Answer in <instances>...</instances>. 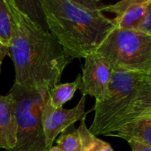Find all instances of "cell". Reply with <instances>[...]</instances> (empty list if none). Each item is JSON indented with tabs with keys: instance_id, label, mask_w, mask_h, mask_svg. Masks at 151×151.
Masks as SVG:
<instances>
[{
	"instance_id": "7",
	"label": "cell",
	"mask_w": 151,
	"mask_h": 151,
	"mask_svg": "<svg viewBox=\"0 0 151 151\" xmlns=\"http://www.w3.org/2000/svg\"><path fill=\"white\" fill-rule=\"evenodd\" d=\"M85 108V95H82L77 106L70 109L54 108L50 102L49 94L46 95L42 109V124L45 137V144L48 148L52 147V143L59 133L65 132L77 121L86 116L87 113H86Z\"/></svg>"
},
{
	"instance_id": "10",
	"label": "cell",
	"mask_w": 151,
	"mask_h": 151,
	"mask_svg": "<svg viewBox=\"0 0 151 151\" xmlns=\"http://www.w3.org/2000/svg\"><path fill=\"white\" fill-rule=\"evenodd\" d=\"M147 7L148 4L134 5L127 7L112 19L115 26L118 29L137 30L147 14Z\"/></svg>"
},
{
	"instance_id": "4",
	"label": "cell",
	"mask_w": 151,
	"mask_h": 151,
	"mask_svg": "<svg viewBox=\"0 0 151 151\" xmlns=\"http://www.w3.org/2000/svg\"><path fill=\"white\" fill-rule=\"evenodd\" d=\"M48 92L14 84L9 93L15 101L17 140L8 151H49L42 124V109Z\"/></svg>"
},
{
	"instance_id": "21",
	"label": "cell",
	"mask_w": 151,
	"mask_h": 151,
	"mask_svg": "<svg viewBox=\"0 0 151 151\" xmlns=\"http://www.w3.org/2000/svg\"><path fill=\"white\" fill-rule=\"evenodd\" d=\"M142 116H147V117H149V118H151V107L145 112V114Z\"/></svg>"
},
{
	"instance_id": "11",
	"label": "cell",
	"mask_w": 151,
	"mask_h": 151,
	"mask_svg": "<svg viewBox=\"0 0 151 151\" xmlns=\"http://www.w3.org/2000/svg\"><path fill=\"white\" fill-rule=\"evenodd\" d=\"M81 84V75H78L73 82L59 84L49 90V100L54 108H62V106L70 101L76 91L79 89Z\"/></svg>"
},
{
	"instance_id": "2",
	"label": "cell",
	"mask_w": 151,
	"mask_h": 151,
	"mask_svg": "<svg viewBox=\"0 0 151 151\" xmlns=\"http://www.w3.org/2000/svg\"><path fill=\"white\" fill-rule=\"evenodd\" d=\"M48 30L68 57L86 58L93 53L116 27L112 19L70 0H39Z\"/></svg>"
},
{
	"instance_id": "20",
	"label": "cell",
	"mask_w": 151,
	"mask_h": 151,
	"mask_svg": "<svg viewBox=\"0 0 151 151\" xmlns=\"http://www.w3.org/2000/svg\"><path fill=\"white\" fill-rule=\"evenodd\" d=\"M8 54H9V46L0 42V67H1V64H2L5 57Z\"/></svg>"
},
{
	"instance_id": "5",
	"label": "cell",
	"mask_w": 151,
	"mask_h": 151,
	"mask_svg": "<svg viewBox=\"0 0 151 151\" xmlns=\"http://www.w3.org/2000/svg\"><path fill=\"white\" fill-rule=\"evenodd\" d=\"M113 68L147 75L151 71V37L115 27L95 52Z\"/></svg>"
},
{
	"instance_id": "8",
	"label": "cell",
	"mask_w": 151,
	"mask_h": 151,
	"mask_svg": "<svg viewBox=\"0 0 151 151\" xmlns=\"http://www.w3.org/2000/svg\"><path fill=\"white\" fill-rule=\"evenodd\" d=\"M15 101L9 93L0 95V148L10 150L16 145Z\"/></svg>"
},
{
	"instance_id": "13",
	"label": "cell",
	"mask_w": 151,
	"mask_h": 151,
	"mask_svg": "<svg viewBox=\"0 0 151 151\" xmlns=\"http://www.w3.org/2000/svg\"><path fill=\"white\" fill-rule=\"evenodd\" d=\"M14 29L13 16L6 0H0V42L9 46Z\"/></svg>"
},
{
	"instance_id": "22",
	"label": "cell",
	"mask_w": 151,
	"mask_h": 151,
	"mask_svg": "<svg viewBox=\"0 0 151 151\" xmlns=\"http://www.w3.org/2000/svg\"><path fill=\"white\" fill-rule=\"evenodd\" d=\"M144 76H145L146 80H147L148 83H150V84H151V71H150L147 75H144Z\"/></svg>"
},
{
	"instance_id": "18",
	"label": "cell",
	"mask_w": 151,
	"mask_h": 151,
	"mask_svg": "<svg viewBox=\"0 0 151 151\" xmlns=\"http://www.w3.org/2000/svg\"><path fill=\"white\" fill-rule=\"evenodd\" d=\"M70 1L78 4L89 10H98L101 7V2L102 0H70Z\"/></svg>"
},
{
	"instance_id": "17",
	"label": "cell",
	"mask_w": 151,
	"mask_h": 151,
	"mask_svg": "<svg viewBox=\"0 0 151 151\" xmlns=\"http://www.w3.org/2000/svg\"><path fill=\"white\" fill-rule=\"evenodd\" d=\"M137 30L141 31V32L151 37V3L148 4L147 14H146L142 23L139 25V27L138 28Z\"/></svg>"
},
{
	"instance_id": "16",
	"label": "cell",
	"mask_w": 151,
	"mask_h": 151,
	"mask_svg": "<svg viewBox=\"0 0 151 151\" xmlns=\"http://www.w3.org/2000/svg\"><path fill=\"white\" fill-rule=\"evenodd\" d=\"M149 3H151V0H120V1L113 5L101 6L100 10L102 13L109 12V13L114 14L115 15H117L131 6L143 5V4H149Z\"/></svg>"
},
{
	"instance_id": "15",
	"label": "cell",
	"mask_w": 151,
	"mask_h": 151,
	"mask_svg": "<svg viewBox=\"0 0 151 151\" xmlns=\"http://www.w3.org/2000/svg\"><path fill=\"white\" fill-rule=\"evenodd\" d=\"M60 151H80V139L77 130L67 129L57 139Z\"/></svg>"
},
{
	"instance_id": "19",
	"label": "cell",
	"mask_w": 151,
	"mask_h": 151,
	"mask_svg": "<svg viewBox=\"0 0 151 151\" xmlns=\"http://www.w3.org/2000/svg\"><path fill=\"white\" fill-rule=\"evenodd\" d=\"M132 147V151H151V147L139 144L137 142H131L129 143Z\"/></svg>"
},
{
	"instance_id": "14",
	"label": "cell",
	"mask_w": 151,
	"mask_h": 151,
	"mask_svg": "<svg viewBox=\"0 0 151 151\" xmlns=\"http://www.w3.org/2000/svg\"><path fill=\"white\" fill-rule=\"evenodd\" d=\"M14 3L22 13L37 23L47 29L39 0H14Z\"/></svg>"
},
{
	"instance_id": "3",
	"label": "cell",
	"mask_w": 151,
	"mask_h": 151,
	"mask_svg": "<svg viewBox=\"0 0 151 151\" xmlns=\"http://www.w3.org/2000/svg\"><path fill=\"white\" fill-rule=\"evenodd\" d=\"M150 107L151 84L145 76L114 68L108 95L95 101L89 130L95 136H107L142 116Z\"/></svg>"
},
{
	"instance_id": "6",
	"label": "cell",
	"mask_w": 151,
	"mask_h": 151,
	"mask_svg": "<svg viewBox=\"0 0 151 151\" xmlns=\"http://www.w3.org/2000/svg\"><path fill=\"white\" fill-rule=\"evenodd\" d=\"M85 60L79 89L83 95L94 97L95 101H102L109 93L114 68L105 58L96 52L87 55Z\"/></svg>"
},
{
	"instance_id": "12",
	"label": "cell",
	"mask_w": 151,
	"mask_h": 151,
	"mask_svg": "<svg viewBox=\"0 0 151 151\" xmlns=\"http://www.w3.org/2000/svg\"><path fill=\"white\" fill-rule=\"evenodd\" d=\"M86 117L81 119L79 127L77 129L80 139V151H114L108 142L90 132L86 124Z\"/></svg>"
},
{
	"instance_id": "23",
	"label": "cell",
	"mask_w": 151,
	"mask_h": 151,
	"mask_svg": "<svg viewBox=\"0 0 151 151\" xmlns=\"http://www.w3.org/2000/svg\"><path fill=\"white\" fill-rule=\"evenodd\" d=\"M49 151H60V149H59V147L57 146H54V147H52L49 149Z\"/></svg>"
},
{
	"instance_id": "1",
	"label": "cell",
	"mask_w": 151,
	"mask_h": 151,
	"mask_svg": "<svg viewBox=\"0 0 151 151\" xmlns=\"http://www.w3.org/2000/svg\"><path fill=\"white\" fill-rule=\"evenodd\" d=\"M14 21L9 45L14 84L50 90L60 84L61 75L72 60L52 33L22 13L14 0H6Z\"/></svg>"
},
{
	"instance_id": "9",
	"label": "cell",
	"mask_w": 151,
	"mask_h": 151,
	"mask_svg": "<svg viewBox=\"0 0 151 151\" xmlns=\"http://www.w3.org/2000/svg\"><path fill=\"white\" fill-rule=\"evenodd\" d=\"M107 136L120 138L128 143L137 142L151 147V118L140 116Z\"/></svg>"
}]
</instances>
